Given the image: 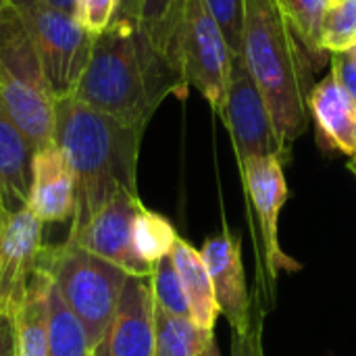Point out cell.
<instances>
[{"mask_svg":"<svg viewBox=\"0 0 356 356\" xmlns=\"http://www.w3.org/2000/svg\"><path fill=\"white\" fill-rule=\"evenodd\" d=\"M186 94L188 83L177 63L152 44L136 19L117 17L94 40L73 98L125 125L146 129L167 96Z\"/></svg>","mask_w":356,"mask_h":356,"instance_id":"6da1fadb","label":"cell"},{"mask_svg":"<svg viewBox=\"0 0 356 356\" xmlns=\"http://www.w3.org/2000/svg\"><path fill=\"white\" fill-rule=\"evenodd\" d=\"M144 129L125 125L73 96L56 100L54 144L67 156L77 186L71 232L83 227L115 194L136 192Z\"/></svg>","mask_w":356,"mask_h":356,"instance_id":"7a4b0ae2","label":"cell"},{"mask_svg":"<svg viewBox=\"0 0 356 356\" xmlns=\"http://www.w3.org/2000/svg\"><path fill=\"white\" fill-rule=\"evenodd\" d=\"M242 58L263 94L277 140L292 159L294 142L311 121L309 56L275 0H244Z\"/></svg>","mask_w":356,"mask_h":356,"instance_id":"3957f363","label":"cell"},{"mask_svg":"<svg viewBox=\"0 0 356 356\" xmlns=\"http://www.w3.org/2000/svg\"><path fill=\"white\" fill-rule=\"evenodd\" d=\"M0 108L33 150L54 144L56 98L19 13L0 10Z\"/></svg>","mask_w":356,"mask_h":356,"instance_id":"277c9868","label":"cell"},{"mask_svg":"<svg viewBox=\"0 0 356 356\" xmlns=\"http://www.w3.org/2000/svg\"><path fill=\"white\" fill-rule=\"evenodd\" d=\"M38 267L48 273L67 307L81 321L94 353L117 311L127 273L69 238L58 246H44Z\"/></svg>","mask_w":356,"mask_h":356,"instance_id":"5b68a950","label":"cell"},{"mask_svg":"<svg viewBox=\"0 0 356 356\" xmlns=\"http://www.w3.org/2000/svg\"><path fill=\"white\" fill-rule=\"evenodd\" d=\"M8 4L25 23L52 96L56 100L73 96L88 67L94 38L73 15L42 0H8Z\"/></svg>","mask_w":356,"mask_h":356,"instance_id":"8992f818","label":"cell"},{"mask_svg":"<svg viewBox=\"0 0 356 356\" xmlns=\"http://www.w3.org/2000/svg\"><path fill=\"white\" fill-rule=\"evenodd\" d=\"M175 58L188 88H196L221 115L234 52L204 0H184L175 35Z\"/></svg>","mask_w":356,"mask_h":356,"instance_id":"52a82bcc","label":"cell"},{"mask_svg":"<svg viewBox=\"0 0 356 356\" xmlns=\"http://www.w3.org/2000/svg\"><path fill=\"white\" fill-rule=\"evenodd\" d=\"M219 117L232 134L238 163H244L250 156H277L284 165L290 161L277 140L269 108L242 54H236L232 60L225 104Z\"/></svg>","mask_w":356,"mask_h":356,"instance_id":"ba28073f","label":"cell"},{"mask_svg":"<svg viewBox=\"0 0 356 356\" xmlns=\"http://www.w3.org/2000/svg\"><path fill=\"white\" fill-rule=\"evenodd\" d=\"M144 204L138 192L115 194L83 227L69 232V240L88 252L117 265L127 275L150 277L152 267L144 263L134 246V221Z\"/></svg>","mask_w":356,"mask_h":356,"instance_id":"9c48e42d","label":"cell"},{"mask_svg":"<svg viewBox=\"0 0 356 356\" xmlns=\"http://www.w3.org/2000/svg\"><path fill=\"white\" fill-rule=\"evenodd\" d=\"M42 221L27 207L4 213L0 225V315L13 319L21 309L29 282L38 271Z\"/></svg>","mask_w":356,"mask_h":356,"instance_id":"30bf717a","label":"cell"},{"mask_svg":"<svg viewBox=\"0 0 356 356\" xmlns=\"http://www.w3.org/2000/svg\"><path fill=\"white\" fill-rule=\"evenodd\" d=\"M92 356H154V296L150 277L127 275L117 311Z\"/></svg>","mask_w":356,"mask_h":356,"instance_id":"8fae6325","label":"cell"},{"mask_svg":"<svg viewBox=\"0 0 356 356\" xmlns=\"http://www.w3.org/2000/svg\"><path fill=\"white\" fill-rule=\"evenodd\" d=\"M242 177L246 184V192L254 204L259 215L265 259L271 275H277L280 269L298 271L300 265L292 261L282 248L277 240V221L282 207L288 198V184L284 177V163L277 156H250L240 163Z\"/></svg>","mask_w":356,"mask_h":356,"instance_id":"7c38bea8","label":"cell"},{"mask_svg":"<svg viewBox=\"0 0 356 356\" xmlns=\"http://www.w3.org/2000/svg\"><path fill=\"white\" fill-rule=\"evenodd\" d=\"M200 257L209 271L219 313L229 321L236 338L250 334V298L240 254V242L232 234L213 236L204 242Z\"/></svg>","mask_w":356,"mask_h":356,"instance_id":"4fadbf2b","label":"cell"},{"mask_svg":"<svg viewBox=\"0 0 356 356\" xmlns=\"http://www.w3.org/2000/svg\"><path fill=\"white\" fill-rule=\"evenodd\" d=\"M75 175L56 144L33 152L27 209L42 223H60L75 213Z\"/></svg>","mask_w":356,"mask_h":356,"instance_id":"5bb4252c","label":"cell"},{"mask_svg":"<svg viewBox=\"0 0 356 356\" xmlns=\"http://www.w3.org/2000/svg\"><path fill=\"white\" fill-rule=\"evenodd\" d=\"M309 111L327 148L356 156V102L338 86L332 73L313 86Z\"/></svg>","mask_w":356,"mask_h":356,"instance_id":"9a60e30c","label":"cell"},{"mask_svg":"<svg viewBox=\"0 0 356 356\" xmlns=\"http://www.w3.org/2000/svg\"><path fill=\"white\" fill-rule=\"evenodd\" d=\"M33 146L0 108V207L6 213L27 204Z\"/></svg>","mask_w":356,"mask_h":356,"instance_id":"2e32d148","label":"cell"},{"mask_svg":"<svg viewBox=\"0 0 356 356\" xmlns=\"http://www.w3.org/2000/svg\"><path fill=\"white\" fill-rule=\"evenodd\" d=\"M171 257H173L175 269L179 273L186 298H188L190 319L198 327L213 332L215 321L219 317V307H217L213 284H211L209 271L204 267V261L200 257V250H196L186 240L177 238L175 246L171 250Z\"/></svg>","mask_w":356,"mask_h":356,"instance_id":"e0dca14e","label":"cell"},{"mask_svg":"<svg viewBox=\"0 0 356 356\" xmlns=\"http://www.w3.org/2000/svg\"><path fill=\"white\" fill-rule=\"evenodd\" d=\"M48 273L38 267L29 282L23 305L13 317L15 356H48Z\"/></svg>","mask_w":356,"mask_h":356,"instance_id":"ac0fdd59","label":"cell"},{"mask_svg":"<svg viewBox=\"0 0 356 356\" xmlns=\"http://www.w3.org/2000/svg\"><path fill=\"white\" fill-rule=\"evenodd\" d=\"M213 342V332L198 327L190 317L169 315L154 305V356H202Z\"/></svg>","mask_w":356,"mask_h":356,"instance_id":"d6986e66","label":"cell"},{"mask_svg":"<svg viewBox=\"0 0 356 356\" xmlns=\"http://www.w3.org/2000/svg\"><path fill=\"white\" fill-rule=\"evenodd\" d=\"M48 356H92V346L81 321L67 307L50 280L48 296Z\"/></svg>","mask_w":356,"mask_h":356,"instance_id":"ffe728a7","label":"cell"},{"mask_svg":"<svg viewBox=\"0 0 356 356\" xmlns=\"http://www.w3.org/2000/svg\"><path fill=\"white\" fill-rule=\"evenodd\" d=\"M290 29L302 44L309 60L321 67L325 60L323 48V21L332 0H275Z\"/></svg>","mask_w":356,"mask_h":356,"instance_id":"44dd1931","label":"cell"},{"mask_svg":"<svg viewBox=\"0 0 356 356\" xmlns=\"http://www.w3.org/2000/svg\"><path fill=\"white\" fill-rule=\"evenodd\" d=\"M184 0H138L136 23L152 40V44L175 63V35ZM179 67V65H177Z\"/></svg>","mask_w":356,"mask_h":356,"instance_id":"7402d4cb","label":"cell"},{"mask_svg":"<svg viewBox=\"0 0 356 356\" xmlns=\"http://www.w3.org/2000/svg\"><path fill=\"white\" fill-rule=\"evenodd\" d=\"M179 236L175 234V227L171 221L154 211H148L146 207L140 209L134 221V246L138 257L154 267L163 257L171 254L175 240Z\"/></svg>","mask_w":356,"mask_h":356,"instance_id":"603a6c76","label":"cell"},{"mask_svg":"<svg viewBox=\"0 0 356 356\" xmlns=\"http://www.w3.org/2000/svg\"><path fill=\"white\" fill-rule=\"evenodd\" d=\"M150 288H152L156 309L175 317H190L188 298H186V292H184V286H181V280H179V273L175 269L171 254L163 257L152 267Z\"/></svg>","mask_w":356,"mask_h":356,"instance_id":"cb8c5ba5","label":"cell"},{"mask_svg":"<svg viewBox=\"0 0 356 356\" xmlns=\"http://www.w3.org/2000/svg\"><path fill=\"white\" fill-rule=\"evenodd\" d=\"M356 46V0L336 2L327 8L323 21L325 52H340Z\"/></svg>","mask_w":356,"mask_h":356,"instance_id":"d4e9b609","label":"cell"},{"mask_svg":"<svg viewBox=\"0 0 356 356\" xmlns=\"http://www.w3.org/2000/svg\"><path fill=\"white\" fill-rule=\"evenodd\" d=\"M119 0H75L73 17L94 40L102 35L117 19Z\"/></svg>","mask_w":356,"mask_h":356,"instance_id":"484cf974","label":"cell"},{"mask_svg":"<svg viewBox=\"0 0 356 356\" xmlns=\"http://www.w3.org/2000/svg\"><path fill=\"white\" fill-rule=\"evenodd\" d=\"M211 15L219 23L229 50L242 54V23H244V0H204Z\"/></svg>","mask_w":356,"mask_h":356,"instance_id":"4316f807","label":"cell"},{"mask_svg":"<svg viewBox=\"0 0 356 356\" xmlns=\"http://www.w3.org/2000/svg\"><path fill=\"white\" fill-rule=\"evenodd\" d=\"M332 75L356 102V46L332 52Z\"/></svg>","mask_w":356,"mask_h":356,"instance_id":"83f0119b","label":"cell"},{"mask_svg":"<svg viewBox=\"0 0 356 356\" xmlns=\"http://www.w3.org/2000/svg\"><path fill=\"white\" fill-rule=\"evenodd\" d=\"M0 356H15V327L6 317H0Z\"/></svg>","mask_w":356,"mask_h":356,"instance_id":"f1b7e54d","label":"cell"},{"mask_svg":"<svg viewBox=\"0 0 356 356\" xmlns=\"http://www.w3.org/2000/svg\"><path fill=\"white\" fill-rule=\"evenodd\" d=\"M136 6H138V0H119V13H117V17L136 19Z\"/></svg>","mask_w":356,"mask_h":356,"instance_id":"f546056e","label":"cell"},{"mask_svg":"<svg viewBox=\"0 0 356 356\" xmlns=\"http://www.w3.org/2000/svg\"><path fill=\"white\" fill-rule=\"evenodd\" d=\"M236 348H234V356H261L257 355L254 346H248V338H236Z\"/></svg>","mask_w":356,"mask_h":356,"instance_id":"4dcf8cb0","label":"cell"},{"mask_svg":"<svg viewBox=\"0 0 356 356\" xmlns=\"http://www.w3.org/2000/svg\"><path fill=\"white\" fill-rule=\"evenodd\" d=\"M42 2H46V4H50V6H54L58 10H65L69 15H73V8H75V0H42Z\"/></svg>","mask_w":356,"mask_h":356,"instance_id":"1f68e13d","label":"cell"},{"mask_svg":"<svg viewBox=\"0 0 356 356\" xmlns=\"http://www.w3.org/2000/svg\"><path fill=\"white\" fill-rule=\"evenodd\" d=\"M348 169H350V171L355 173V177H356V156H353V161L348 163Z\"/></svg>","mask_w":356,"mask_h":356,"instance_id":"d6a6232c","label":"cell"},{"mask_svg":"<svg viewBox=\"0 0 356 356\" xmlns=\"http://www.w3.org/2000/svg\"><path fill=\"white\" fill-rule=\"evenodd\" d=\"M4 213H6V211H4V209L0 207V225H2V217H4Z\"/></svg>","mask_w":356,"mask_h":356,"instance_id":"836d02e7","label":"cell"},{"mask_svg":"<svg viewBox=\"0 0 356 356\" xmlns=\"http://www.w3.org/2000/svg\"><path fill=\"white\" fill-rule=\"evenodd\" d=\"M6 2H8V0H0V10H2V8L6 6Z\"/></svg>","mask_w":356,"mask_h":356,"instance_id":"e575fe53","label":"cell"},{"mask_svg":"<svg viewBox=\"0 0 356 356\" xmlns=\"http://www.w3.org/2000/svg\"><path fill=\"white\" fill-rule=\"evenodd\" d=\"M336 2H344V0H332V4H336Z\"/></svg>","mask_w":356,"mask_h":356,"instance_id":"d590c367","label":"cell"},{"mask_svg":"<svg viewBox=\"0 0 356 356\" xmlns=\"http://www.w3.org/2000/svg\"><path fill=\"white\" fill-rule=\"evenodd\" d=\"M0 317H2V315H0Z\"/></svg>","mask_w":356,"mask_h":356,"instance_id":"8d00e7d4","label":"cell"}]
</instances>
